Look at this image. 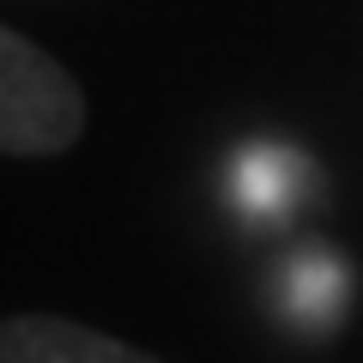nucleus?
Returning <instances> with one entry per match:
<instances>
[{
	"label": "nucleus",
	"instance_id": "nucleus-1",
	"mask_svg": "<svg viewBox=\"0 0 363 363\" xmlns=\"http://www.w3.org/2000/svg\"><path fill=\"white\" fill-rule=\"evenodd\" d=\"M79 128H85L79 79L49 49L0 25V152L55 157L79 140Z\"/></svg>",
	"mask_w": 363,
	"mask_h": 363
},
{
	"label": "nucleus",
	"instance_id": "nucleus-2",
	"mask_svg": "<svg viewBox=\"0 0 363 363\" xmlns=\"http://www.w3.org/2000/svg\"><path fill=\"white\" fill-rule=\"evenodd\" d=\"M0 363H157L97 327L61 321V315H13L0 321Z\"/></svg>",
	"mask_w": 363,
	"mask_h": 363
}]
</instances>
